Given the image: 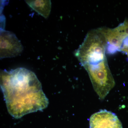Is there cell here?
I'll list each match as a JSON object with an SVG mask.
<instances>
[{
  "mask_svg": "<svg viewBox=\"0 0 128 128\" xmlns=\"http://www.w3.org/2000/svg\"><path fill=\"white\" fill-rule=\"evenodd\" d=\"M0 87L8 111L16 119L42 111L48 105L36 76L25 68L1 70Z\"/></svg>",
  "mask_w": 128,
  "mask_h": 128,
  "instance_id": "6da1fadb",
  "label": "cell"
},
{
  "mask_svg": "<svg viewBox=\"0 0 128 128\" xmlns=\"http://www.w3.org/2000/svg\"><path fill=\"white\" fill-rule=\"evenodd\" d=\"M107 42L98 28L88 33L84 41L75 52V55L81 64L99 62L106 58Z\"/></svg>",
  "mask_w": 128,
  "mask_h": 128,
  "instance_id": "7a4b0ae2",
  "label": "cell"
},
{
  "mask_svg": "<svg viewBox=\"0 0 128 128\" xmlns=\"http://www.w3.org/2000/svg\"><path fill=\"white\" fill-rule=\"evenodd\" d=\"M95 91L101 100L105 98L115 83L108 64L107 58L99 62L85 64Z\"/></svg>",
  "mask_w": 128,
  "mask_h": 128,
  "instance_id": "3957f363",
  "label": "cell"
},
{
  "mask_svg": "<svg viewBox=\"0 0 128 128\" xmlns=\"http://www.w3.org/2000/svg\"><path fill=\"white\" fill-rule=\"evenodd\" d=\"M98 29L106 40V52L110 54L120 51L124 40L128 37V19L114 28L102 27Z\"/></svg>",
  "mask_w": 128,
  "mask_h": 128,
  "instance_id": "277c9868",
  "label": "cell"
},
{
  "mask_svg": "<svg viewBox=\"0 0 128 128\" xmlns=\"http://www.w3.org/2000/svg\"><path fill=\"white\" fill-rule=\"evenodd\" d=\"M23 46L13 33L1 29L0 33V58H11L20 55Z\"/></svg>",
  "mask_w": 128,
  "mask_h": 128,
  "instance_id": "5b68a950",
  "label": "cell"
},
{
  "mask_svg": "<svg viewBox=\"0 0 128 128\" xmlns=\"http://www.w3.org/2000/svg\"><path fill=\"white\" fill-rule=\"evenodd\" d=\"M89 124L90 128H122L116 114L106 110H100L92 114Z\"/></svg>",
  "mask_w": 128,
  "mask_h": 128,
  "instance_id": "8992f818",
  "label": "cell"
},
{
  "mask_svg": "<svg viewBox=\"0 0 128 128\" xmlns=\"http://www.w3.org/2000/svg\"><path fill=\"white\" fill-rule=\"evenodd\" d=\"M28 6L38 14L45 18L50 14L51 9L50 0H25Z\"/></svg>",
  "mask_w": 128,
  "mask_h": 128,
  "instance_id": "52a82bcc",
  "label": "cell"
},
{
  "mask_svg": "<svg viewBox=\"0 0 128 128\" xmlns=\"http://www.w3.org/2000/svg\"><path fill=\"white\" fill-rule=\"evenodd\" d=\"M120 51L126 54L128 58V37L124 40Z\"/></svg>",
  "mask_w": 128,
  "mask_h": 128,
  "instance_id": "ba28073f",
  "label": "cell"
}]
</instances>
